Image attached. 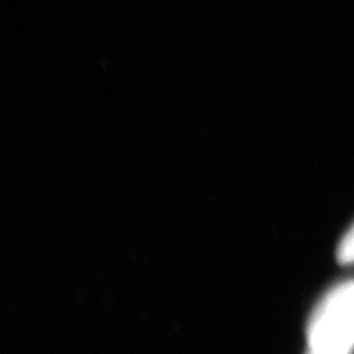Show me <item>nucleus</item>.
Masks as SVG:
<instances>
[{"label": "nucleus", "mask_w": 354, "mask_h": 354, "mask_svg": "<svg viewBox=\"0 0 354 354\" xmlns=\"http://www.w3.org/2000/svg\"><path fill=\"white\" fill-rule=\"evenodd\" d=\"M307 354H350L354 348V281L324 297L307 326Z\"/></svg>", "instance_id": "nucleus-1"}, {"label": "nucleus", "mask_w": 354, "mask_h": 354, "mask_svg": "<svg viewBox=\"0 0 354 354\" xmlns=\"http://www.w3.org/2000/svg\"><path fill=\"white\" fill-rule=\"evenodd\" d=\"M337 259L342 264L354 263V225L342 236L337 250Z\"/></svg>", "instance_id": "nucleus-2"}]
</instances>
